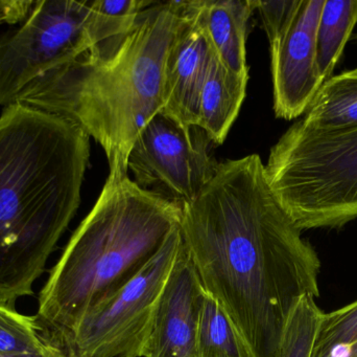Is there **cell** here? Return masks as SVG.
Returning a JSON list of instances; mask_svg holds the SVG:
<instances>
[{"label": "cell", "instance_id": "d6986e66", "mask_svg": "<svg viewBox=\"0 0 357 357\" xmlns=\"http://www.w3.org/2000/svg\"><path fill=\"white\" fill-rule=\"evenodd\" d=\"M323 314L316 297L304 296L285 326L278 357H312Z\"/></svg>", "mask_w": 357, "mask_h": 357}, {"label": "cell", "instance_id": "ba28073f", "mask_svg": "<svg viewBox=\"0 0 357 357\" xmlns=\"http://www.w3.org/2000/svg\"><path fill=\"white\" fill-rule=\"evenodd\" d=\"M207 134L181 125L163 113L140 132L128 157V171L144 190L181 207L197 198L218 167Z\"/></svg>", "mask_w": 357, "mask_h": 357}, {"label": "cell", "instance_id": "2e32d148", "mask_svg": "<svg viewBox=\"0 0 357 357\" xmlns=\"http://www.w3.org/2000/svg\"><path fill=\"white\" fill-rule=\"evenodd\" d=\"M197 357H252L230 319L208 295L199 316Z\"/></svg>", "mask_w": 357, "mask_h": 357}, {"label": "cell", "instance_id": "7a4b0ae2", "mask_svg": "<svg viewBox=\"0 0 357 357\" xmlns=\"http://www.w3.org/2000/svg\"><path fill=\"white\" fill-rule=\"evenodd\" d=\"M90 136L58 115L20 104L0 115V303L33 295L75 217Z\"/></svg>", "mask_w": 357, "mask_h": 357}, {"label": "cell", "instance_id": "5b68a950", "mask_svg": "<svg viewBox=\"0 0 357 357\" xmlns=\"http://www.w3.org/2000/svg\"><path fill=\"white\" fill-rule=\"evenodd\" d=\"M264 169L302 232L340 230L357 219V126L317 130L299 119L272 147Z\"/></svg>", "mask_w": 357, "mask_h": 357}, {"label": "cell", "instance_id": "277c9868", "mask_svg": "<svg viewBox=\"0 0 357 357\" xmlns=\"http://www.w3.org/2000/svg\"><path fill=\"white\" fill-rule=\"evenodd\" d=\"M183 207L129 176L107 178L39 296L38 321L65 352L86 314L133 280L180 226Z\"/></svg>", "mask_w": 357, "mask_h": 357}, {"label": "cell", "instance_id": "6da1fadb", "mask_svg": "<svg viewBox=\"0 0 357 357\" xmlns=\"http://www.w3.org/2000/svg\"><path fill=\"white\" fill-rule=\"evenodd\" d=\"M206 293L220 304L252 357H278L304 296L320 297L321 261L275 196L259 155L218 163L180 222Z\"/></svg>", "mask_w": 357, "mask_h": 357}, {"label": "cell", "instance_id": "9a60e30c", "mask_svg": "<svg viewBox=\"0 0 357 357\" xmlns=\"http://www.w3.org/2000/svg\"><path fill=\"white\" fill-rule=\"evenodd\" d=\"M357 24V0H325L317 31V63L323 81L333 77Z\"/></svg>", "mask_w": 357, "mask_h": 357}, {"label": "cell", "instance_id": "ffe728a7", "mask_svg": "<svg viewBox=\"0 0 357 357\" xmlns=\"http://www.w3.org/2000/svg\"><path fill=\"white\" fill-rule=\"evenodd\" d=\"M301 0L261 1L254 0V10H257L262 27L272 43L289 27L297 13Z\"/></svg>", "mask_w": 357, "mask_h": 357}, {"label": "cell", "instance_id": "8992f818", "mask_svg": "<svg viewBox=\"0 0 357 357\" xmlns=\"http://www.w3.org/2000/svg\"><path fill=\"white\" fill-rule=\"evenodd\" d=\"M135 21L100 13L93 0L37 1L24 25L0 40V105L14 103L48 71L125 35Z\"/></svg>", "mask_w": 357, "mask_h": 357}, {"label": "cell", "instance_id": "44dd1931", "mask_svg": "<svg viewBox=\"0 0 357 357\" xmlns=\"http://www.w3.org/2000/svg\"><path fill=\"white\" fill-rule=\"evenodd\" d=\"M37 1H0V23L24 20L35 8Z\"/></svg>", "mask_w": 357, "mask_h": 357}, {"label": "cell", "instance_id": "52a82bcc", "mask_svg": "<svg viewBox=\"0 0 357 357\" xmlns=\"http://www.w3.org/2000/svg\"><path fill=\"white\" fill-rule=\"evenodd\" d=\"M181 245L178 226L138 276L84 316L65 354L69 357H142L157 303Z\"/></svg>", "mask_w": 357, "mask_h": 357}, {"label": "cell", "instance_id": "5bb4252c", "mask_svg": "<svg viewBox=\"0 0 357 357\" xmlns=\"http://www.w3.org/2000/svg\"><path fill=\"white\" fill-rule=\"evenodd\" d=\"M300 119L317 130L357 126V68L326 80Z\"/></svg>", "mask_w": 357, "mask_h": 357}, {"label": "cell", "instance_id": "4fadbf2b", "mask_svg": "<svg viewBox=\"0 0 357 357\" xmlns=\"http://www.w3.org/2000/svg\"><path fill=\"white\" fill-rule=\"evenodd\" d=\"M249 78L229 71L212 56L197 106V126L205 131L213 144L226 140L247 94Z\"/></svg>", "mask_w": 357, "mask_h": 357}, {"label": "cell", "instance_id": "7c38bea8", "mask_svg": "<svg viewBox=\"0 0 357 357\" xmlns=\"http://www.w3.org/2000/svg\"><path fill=\"white\" fill-rule=\"evenodd\" d=\"M185 6L212 54L229 71L249 78L245 42L248 21L255 10L254 0H187Z\"/></svg>", "mask_w": 357, "mask_h": 357}, {"label": "cell", "instance_id": "603a6c76", "mask_svg": "<svg viewBox=\"0 0 357 357\" xmlns=\"http://www.w3.org/2000/svg\"><path fill=\"white\" fill-rule=\"evenodd\" d=\"M351 39L354 40V41L357 44V33L352 36Z\"/></svg>", "mask_w": 357, "mask_h": 357}, {"label": "cell", "instance_id": "7402d4cb", "mask_svg": "<svg viewBox=\"0 0 357 357\" xmlns=\"http://www.w3.org/2000/svg\"><path fill=\"white\" fill-rule=\"evenodd\" d=\"M0 357H69L62 350L48 352V354H29V356H10V354H0Z\"/></svg>", "mask_w": 357, "mask_h": 357}, {"label": "cell", "instance_id": "e0dca14e", "mask_svg": "<svg viewBox=\"0 0 357 357\" xmlns=\"http://www.w3.org/2000/svg\"><path fill=\"white\" fill-rule=\"evenodd\" d=\"M58 350L46 337L37 316H24L0 303V354L29 356Z\"/></svg>", "mask_w": 357, "mask_h": 357}, {"label": "cell", "instance_id": "3957f363", "mask_svg": "<svg viewBox=\"0 0 357 357\" xmlns=\"http://www.w3.org/2000/svg\"><path fill=\"white\" fill-rule=\"evenodd\" d=\"M183 19V0L155 1L125 35L48 71L14 103L73 122L104 149L109 177L129 176L134 143L162 111L167 54Z\"/></svg>", "mask_w": 357, "mask_h": 357}, {"label": "cell", "instance_id": "ac0fdd59", "mask_svg": "<svg viewBox=\"0 0 357 357\" xmlns=\"http://www.w3.org/2000/svg\"><path fill=\"white\" fill-rule=\"evenodd\" d=\"M312 357H357V300L324 312Z\"/></svg>", "mask_w": 357, "mask_h": 357}, {"label": "cell", "instance_id": "30bf717a", "mask_svg": "<svg viewBox=\"0 0 357 357\" xmlns=\"http://www.w3.org/2000/svg\"><path fill=\"white\" fill-rule=\"evenodd\" d=\"M206 296L182 241L157 303L142 357H197V329Z\"/></svg>", "mask_w": 357, "mask_h": 357}, {"label": "cell", "instance_id": "8fae6325", "mask_svg": "<svg viewBox=\"0 0 357 357\" xmlns=\"http://www.w3.org/2000/svg\"><path fill=\"white\" fill-rule=\"evenodd\" d=\"M211 48L184 1V19L169 48L161 113L183 126H197L199 94L211 61Z\"/></svg>", "mask_w": 357, "mask_h": 357}, {"label": "cell", "instance_id": "9c48e42d", "mask_svg": "<svg viewBox=\"0 0 357 357\" xmlns=\"http://www.w3.org/2000/svg\"><path fill=\"white\" fill-rule=\"evenodd\" d=\"M325 0H301L289 27L270 43L275 115L299 119L324 83L317 63V31Z\"/></svg>", "mask_w": 357, "mask_h": 357}]
</instances>
